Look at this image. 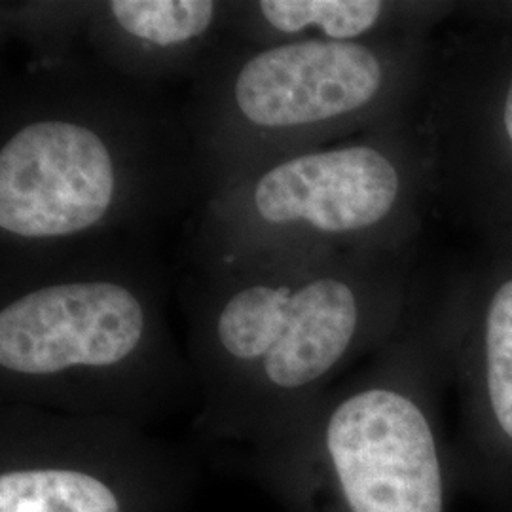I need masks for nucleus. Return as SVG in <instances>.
Instances as JSON below:
<instances>
[{
  "label": "nucleus",
  "mask_w": 512,
  "mask_h": 512,
  "mask_svg": "<svg viewBox=\"0 0 512 512\" xmlns=\"http://www.w3.org/2000/svg\"><path fill=\"white\" fill-rule=\"evenodd\" d=\"M202 203L183 105L84 46L2 69L0 272L154 238Z\"/></svg>",
  "instance_id": "1"
},
{
  "label": "nucleus",
  "mask_w": 512,
  "mask_h": 512,
  "mask_svg": "<svg viewBox=\"0 0 512 512\" xmlns=\"http://www.w3.org/2000/svg\"><path fill=\"white\" fill-rule=\"evenodd\" d=\"M200 459L147 427L0 406V512H179Z\"/></svg>",
  "instance_id": "7"
},
{
  "label": "nucleus",
  "mask_w": 512,
  "mask_h": 512,
  "mask_svg": "<svg viewBox=\"0 0 512 512\" xmlns=\"http://www.w3.org/2000/svg\"><path fill=\"white\" fill-rule=\"evenodd\" d=\"M387 10L378 0H230L228 37L256 46L365 42Z\"/></svg>",
  "instance_id": "9"
},
{
  "label": "nucleus",
  "mask_w": 512,
  "mask_h": 512,
  "mask_svg": "<svg viewBox=\"0 0 512 512\" xmlns=\"http://www.w3.org/2000/svg\"><path fill=\"white\" fill-rule=\"evenodd\" d=\"M154 238L110 239L0 272V406L150 427L200 385L167 319Z\"/></svg>",
  "instance_id": "2"
},
{
  "label": "nucleus",
  "mask_w": 512,
  "mask_h": 512,
  "mask_svg": "<svg viewBox=\"0 0 512 512\" xmlns=\"http://www.w3.org/2000/svg\"><path fill=\"white\" fill-rule=\"evenodd\" d=\"M503 118H505V128H507V133H509V137H511L512 141V82L511 88H509V93H507V101H505V114H503Z\"/></svg>",
  "instance_id": "10"
},
{
  "label": "nucleus",
  "mask_w": 512,
  "mask_h": 512,
  "mask_svg": "<svg viewBox=\"0 0 512 512\" xmlns=\"http://www.w3.org/2000/svg\"><path fill=\"white\" fill-rule=\"evenodd\" d=\"M404 171L376 143L313 147L256 165L200 205L186 256L253 260L332 255L391 224Z\"/></svg>",
  "instance_id": "6"
},
{
  "label": "nucleus",
  "mask_w": 512,
  "mask_h": 512,
  "mask_svg": "<svg viewBox=\"0 0 512 512\" xmlns=\"http://www.w3.org/2000/svg\"><path fill=\"white\" fill-rule=\"evenodd\" d=\"M194 431L228 448L293 425L374 334L359 279L332 255L198 260L179 281Z\"/></svg>",
  "instance_id": "3"
},
{
  "label": "nucleus",
  "mask_w": 512,
  "mask_h": 512,
  "mask_svg": "<svg viewBox=\"0 0 512 512\" xmlns=\"http://www.w3.org/2000/svg\"><path fill=\"white\" fill-rule=\"evenodd\" d=\"M389 90L391 63L368 42L224 38L184 101L202 203L256 165L321 147Z\"/></svg>",
  "instance_id": "5"
},
{
  "label": "nucleus",
  "mask_w": 512,
  "mask_h": 512,
  "mask_svg": "<svg viewBox=\"0 0 512 512\" xmlns=\"http://www.w3.org/2000/svg\"><path fill=\"white\" fill-rule=\"evenodd\" d=\"M406 355L329 389L293 425L226 461L285 512H448L454 463Z\"/></svg>",
  "instance_id": "4"
},
{
  "label": "nucleus",
  "mask_w": 512,
  "mask_h": 512,
  "mask_svg": "<svg viewBox=\"0 0 512 512\" xmlns=\"http://www.w3.org/2000/svg\"><path fill=\"white\" fill-rule=\"evenodd\" d=\"M228 29L226 0H93L82 46L112 71L164 90L194 82Z\"/></svg>",
  "instance_id": "8"
}]
</instances>
